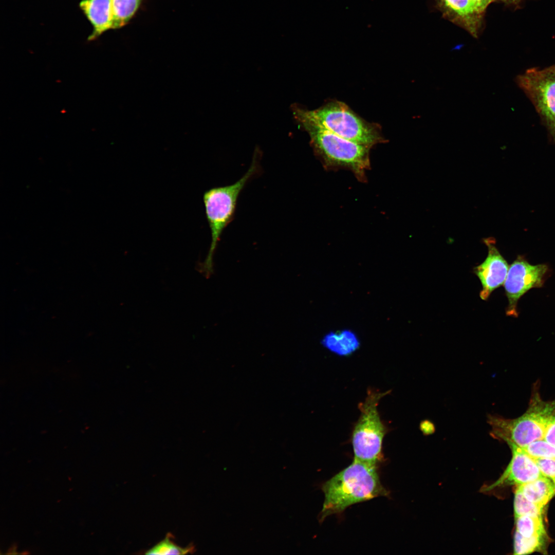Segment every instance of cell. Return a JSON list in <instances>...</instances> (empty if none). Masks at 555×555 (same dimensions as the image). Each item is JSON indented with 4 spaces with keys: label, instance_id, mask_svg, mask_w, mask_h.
Wrapping results in <instances>:
<instances>
[{
    "label": "cell",
    "instance_id": "d4e9b609",
    "mask_svg": "<svg viewBox=\"0 0 555 555\" xmlns=\"http://www.w3.org/2000/svg\"><path fill=\"white\" fill-rule=\"evenodd\" d=\"M494 2V1H493Z\"/></svg>",
    "mask_w": 555,
    "mask_h": 555
},
{
    "label": "cell",
    "instance_id": "d6986e66",
    "mask_svg": "<svg viewBox=\"0 0 555 555\" xmlns=\"http://www.w3.org/2000/svg\"><path fill=\"white\" fill-rule=\"evenodd\" d=\"M544 537L526 538L515 531L514 539V554L522 555L541 550L544 545Z\"/></svg>",
    "mask_w": 555,
    "mask_h": 555
},
{
    "label": "cell",
    "instance_id": "e0dca14e",
    "mask_svg": "<svg viewBox=\"0 0 555 555\" xmlns=\"http://www.w3.org/2000/svg\"><path fill=\"white\" fill-rule=\"evenodd\" d=\"M195 551V547L190 544L186 547H182L173 541V536L168 534L165 539L158 543L151 548L147 550L145 554H184L192 553Z\"/></svg>",
    "mask_w": 555,
    "mask_h": 555
},
{
    "label": "cell",
    "instance_id": "44dd1931",
    "mask_svg": "<svg viewBox=\"0 0 555 555\" xmlns=\"http://www.w3.org/2000/svg\"><path fill=\"white\" fill-rule=\"evenodd\" d=\"M542 474L551 480L555 485V459L551 458H533Z\"/></svg>",
    "mask_w": 555,
    "mask_h": 555
},
{
    "label": "cell",
    "instance_id": "603a6c76",
    "mask_svg": "<svg viewBox=\"0 0 555 555\" xmlns=\"http://www.w3.org/2000/svg\"><path fill=\"white\" fill-rule=\"evenodd\" d=\"M477 9L482 14H484L488 6L493 2V0H472Z\"/></svg>",
    "mask_w": 555,
    "mask_h": 555
},
{
    "label": "cell",
    "instance_id": "ffe728a7",
    "mask_svg": "<svg viewBox=\"0 0 555 555\" xmlns=\"http://www.w3.org/2000/svg\"><path fill=\"white\" fill-rule=\"evenodd\" d=\"M522 448L533 458H545L555 459V446L544 439L534 441Z\"/></svg>",
    "mask_w": 555,
    "mask_h": 555
},
{
    "label": "cell",
    "instance_id": "277c9868",
    "mask_svg": "<svg viewBox=\"0 0 555 555\" xmlns=\"http://www.w3.org/2000/svg\"><path fill=\"white\" fill-rule=\"evenodd\" d=\"M555 409V399L543 400L538 389L532 392L529 406L521 416L514 419L489 415L488 423L490 435L507 444L523 448L532 442L544 438L546 426Z\"/></svg>",
    "mask_w": 555,
    "mask_h": 555
},
{
    "label": "cell",
    "instance_id": "7402d4cb",
    "mask_svg": "<svg viewBox=\"0 0 555 555\" xmlns=\"http://www.w3.org/2000/svg\"><path fill=\"white\" fill-rule=\"evenodd\" d=\"M543 439L555 446V409L546 426Z\"/></svg>",
    "mask_w": 555,
    "mask_h": 555
},
{
    "label": "cell",
    "instance_id": "2e32d148",
    "mask_svg": "<svg viewBox=\"0 0 555 555\" xmlns=\"http://www.w3.org/2000/svg\"><path fill=\"white\" fill-rule=\"evenodd\" d=\"M515 519L516 531L526 538L545 537L542 516L523 515Z\"/></svg>",
    "mask_w": 555,
    "mask_h": 555
},
{
    "label": "cell",
    "instance_id": "8992f818",
    "mask_svg": "<svg viewBox=\"0 0 555 555\" xmlns=\"http://www.w3.org/2000/svg\"><path fill=\"white\" fill-rule=\"evenodd\" d=\"M390 392L370 388L364 401L359 404L360 415L354 424L351 439L354 460L376 466L383 460V440L387 429L377 407L380 400Z\"/></svg>",
    "mask_w": 555,
    "mask_h": 555
},
{
    "label": "cell",
    "instance_id": "ba28073f",
    "mask_svg": "<svg viewBox=\"0 0 555 555\" xmlns=\"http://www.w3.org/2000/svg\"><path fill=\"white\" fill-rule=\"evenodd\" d=\"M548 272L547 265H532L523 256L517 257L510 266L504 283L508 300L507 316L518 317L517 305L520 298L531 288L542 287Z\"/></svg>",
    "mask_w": 555,
    "mask_h": 555
},
{
    "label": "cell",
    "instance_id": "ac0fdd59",
    "mask_svg": "<svg viewBox=\"0 0 555 555\" xmlns=\"http://www.w3.org/2000/svg\"><path fill=\"white\" fill-rule=\"evenodd\" d=\"M543 507L528 501L522 492L516 488L514 500L515 519L523 515L542 516Z\"/></svg>",
    "mask_w": 555,
    "mask_h": 555
},
{
    "label": "cell",
    "instance_id": "4fadbf2b",
    "mask_svg": "<svg viewBox=\"0 0 555 555\" xmlns=\"http://www.w3.org/2000/svg\"><path fill=\"white\" fill-rule=\"evenodd\" d=\"M321 344L330 351L340 356L351 355L360 345L357 335L349 329L328 333L322 339Z\"/></svg>",
    "mask_w": 555,
    "mask_h": 555
},
{
    "label": "cell",
    "instance_id": "52a82bcc",
    "mask_svg": "<svg viewBox=\"0 0 555 555\" xmlns=\"http://www.w3.org/2000/svg\"><path fill=\"white\" fill-rule=\"evenodd\" d=\"M552 137L555 136V66L527 70L517 78Z\"/></svg>",
    "mask_w": 555,
    "mask_h": 555
},
{
    "label": "cell",
    "instance_id": "cb8c5ba5",
    "mask_svg": "<svg viewBox=\"0 0 555 555\" xmlns=\"http://www.w3.org/2000/svg\"><path fill=\"white\" fill-rule=\"evenodd\" d=\"M522 0H493V1H499L505 3L507 5L517 6L521 2Z\"/></svg>",
    "mask_w": 555,
    "mask_h": 555
},
{
    "label": "cell",
    "instance_id": "8fae6325",
    "mask_svg": "<svg viewBox=\"0 0 555 555\" xmlns=\"http://www.w3.org/2000/svg\"><path fill=\"white\" fill-rule=\"evenodd\" d=\"M442 16L477 38L481 30L484 14L472 0H435Z\"/></svg>",
    "mask_w": 555,
    "mask_h": 555
},
{
    "label": "cell",
    "instance_id": "9a60e30c",
    "mask_svg": "<svg viewBox=\"0 0 555 555\" xmlns=\"http://www.w3.org/2000/svg\"><path fill=\"white\" fill-rule=\"evenodd\" d=\"M113 12L112 29L126 25L134 16L142 0H111Z\"/></svg>",
    "mask_w": 555,
    "mask_h": 555
},
{
    "label": "cell",
    "instance_id": "5bb4252c",
    "mask_svg": "<svg viewBox=\"0 0 555 555\" xmlns=\"http://www.w3.org/2000/svg\"><path fill=\"white\" fill-rule=\"evenodd\" d=\"M529 501L544 507L555 494V485L542 476L532 482L516 486Z\"/></svg>",
    "mask_w": 555,
    "mask_h": 555
},
{
    "label": "cell",
    "instance_id": "6da1fadb",
    "mask_svg": "<svg viewBox=\"0 0 555 555\" xmlns=\"http://www.w3.org/2000/svg\"><path fill=\"white\" fill-rule=\"evenodd\" d=\"M336 474L322 486L324 501L319 519L344 511L353 504L389 493L381 483L378 466L358 460Z\"/></svg>",
    "mask_w": 555,
    "mask_h": 555
},
{
    "label": "cell",
    "instance_id": "7c38bea8",
    "mask_svg": "<svg viewBox=\"0 0 555 555\" xmlns=\"http://www.w3.org/2000/svg\"><path fill=\"white\" fill-rule=\"evenodd\" d=\"M79 6L93 27V31L88 40H95L105 31L112 29L111 0H82Z\"/></svg>",
    "mask_w": 555,
    "mask_h": 555
},
{
    "label": "cell",
    "instance_id": "9c48e42d",
    "mask_svg": "<svg viewBox=\"0 0 555 555\" xmlns=\"http://www.w3.org/2000/svg\"><path fill=\"white\" fill-rule=\"evenodd\" d=\"M483 240L488 247V255L483 262L473 268V272L482 284L479 297L486 301L495 289L504 284L509 266L496 247L494 238H486Z\"/></svg>",
    "mask_w": 555,
    "mask_h": 555
},
{
    "label": "cell",
    "instance_id": "7a4b0ae2",
    "mask_svg": "<svg viewBox=\"0 0 555 555\" xmlns=\"http://www.w3.org/2000/svg\"><path fill=\"white\" fill-rule=\"evenodd\" d=\"M291 109L294 118L308 120L353 142L371 147L386 142L378 124L366 121L341 101L332 100L313 110L294 104Z\"/></svg>",
    "mask_w": 555,
    "mask_h": 555
},
{
    "label": "cell",
    "instance_id": "5b68a950",
    "mask_svg": "<svg viewBox=\"0 0 555 555\" xmlns=\"http://www.w3.org/2000/svg\"><path fill=\"white\" fill-rule=\"evenodd\" d=\"M256 154L246 173L233 184L211 188L204 193L203 201L211 234V243L203 263L205 275L213 273V257L224 230L233 218L239 195L248 181L258 171Z\"/></svg>",
    "mask_w": 555,
    "mask_h": 555
},
{
    "label": "cell",
    "instance_id": "3957f363",
    "mask_svg": "<svg viewBox=\"0 0 555 555\" xmlns=\"http://www.w3.org/2000/svg\"><path fill=\"white\" fill-rule=\"evenodd\" d=\"M294 119L308 134L313 150L326 169H348L359 180H365L372 147L342 138L305 119Z\"/></svg>",
    "mask_w": 555,
    "mask_h": 555
},
{
    "label": "cell",
    "instance_id": "30bf717a",
    "mask_svg": "<svg viewBox=\"0 0 555 555\" xmlns=\"http://www.w3.org/2000/svg\"><path fill=\"white\" fill-rule=\"evenodd\" d=\"M509 446L512 453L509 465L496 481L483 489L485 492L503 486H520L543 476L534 459L522 448L512 444Z\"/></svg>",
    "mask_w": 555,
    "mask_h": 555
}]
</instances>
